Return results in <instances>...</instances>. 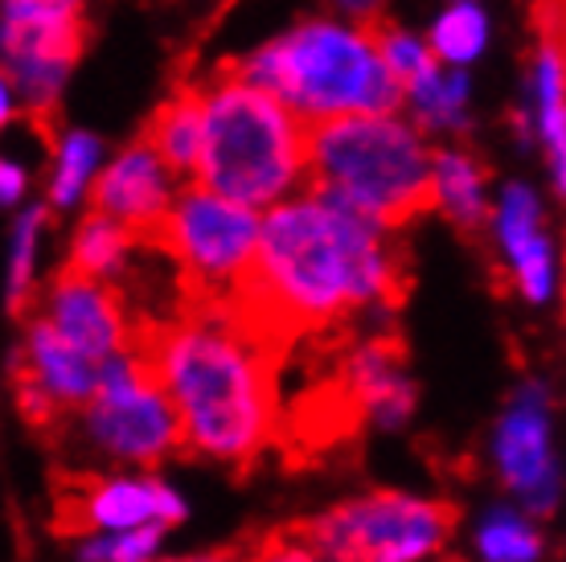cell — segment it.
Wrapping results in <instances>:
<instances>
[{
    "instance_id": "1",
    "label": "cell",
    "mask_w": 566,
    "mask_h": 562,
    "mask_svg": "<svg viewBox=\"0 0 566 562\" xmlns=\"http://www.w3.org/2000/svg\"><path fill=\"white\" fill-rule=\"evenodd\" d=\"M407 292L411 263L390 230L308 194L259 218L255 254L218 309L283 362L304 337L340 329L369 304L398 309Z\"/></svg>"
},
{
    "instance_id": "2",
    "label": "cell",
    "mask_w": 566,
    "mask_h": 562,
    "mask_svg": "<svg viewBox=\"0 0 566 562\" xmlns=\"http://www.w3.org/2000/svg\"><path fill=\"white\" fill-rule=\"evenodd\" d=\"M181 423V451L247 472L280 439V357L242 333L218 304H181L172 321L136 324Z\"/></svg>"
},
{
    "instance_id": "3",
    "label": "cell",
    "mask_w": 566,
    "mask_h": 562,
    "mask_svg": "<svg viewBox=\"0 0 566 562\" xmlns=\"http://www.w3.org/2000/svg\"><path fill=\"white\" fill-rule=\"evenodd\" d=\"M325 197L382 230H402L439 210L436 156L419 132L395 115H333L308 119L304 177Z\"/></svg>"
},
{
    "instance_id": "4",
    "label": "cell",
    "mask_w": 566,
    "mask_h": 562,
    "mask_svg": "<svg viewBox=\"0 0 566 562\" xmlns=\"http://www.w3.org/2000/svg\"><path fill=\"white\" fill-rule=\"evenodd\" d=\"M222 71L263 86L304 119L395 115L407 95L366 29L337 21H304L255 54L222 62Z\"/></svg>"
},
{
    "instance_id": "5",
    "label": "cell",
    "mask_w": 566,
    "mask_h": 562,
    "mask_svg": "<svg viewBox=\"0 0 566 562\" xmlns=\"http://www.w3.org/2000/svg\"><path fill=\"white\" fill-rule=\"evenodd\" d=\"M201 112V156L193 185L239 206H275L304 177L308 119L230 71H213Z\"/></svg>"
},
{
    "instance_id": "6",
    "label": "cell",
    "mask_w": 566,
    "mask_h": 562,
    "mask_svg": "<svg viewBox=\"0 0 566 562\" xmlns=\"http://www.w3.org/2000/svg\"><path fill=\"white\" fill-rule=\"evenodd\" d=\"M78 415V439L112 465H156L181 451V423L136 345L99 362V386Z\"/></svg>"
},
{
    "instance_id": "7",
    "label": "cell",
    "mask_w": 566,
    "mask_h": 562,
    "mask_svg": "<svg viewBox=\"0 0 566 562\" xmlns=\"http://www.w3.org/2000/svg\"><path fill=\"white\" fill-rule=\"evenodd\" d=\"M255 242L259 210L189 181L144 247L169 254L181 268L185 304H218L255 254Z\"/></svg>"
},
{
    "instance_id": "8",
    "label": "cell",
    "mask_w": 566,
    "mask_h": 562,
    "mask_svg": "<svg viewBox=\"0 0 566 562\" xmlns=\"http://www.w3.org/2000/svg\"><path fill=\"white\" fill-rule=\"evenodd\" d=\"M460 521L448 501H423L407 492H369L321 518L300 521V530L325 562H419L443 550Z\"/></svg>"
},
{
    "instance_id": "9",
    "label": "cell",
    "mask_w": 566,
    "mask_h": 562,
    "mask_svg": "<svg viewBox=\"0 0 566 562\" xmlns=\"http://www.w3.org/2000/svg\"><path fill=\"white\" fill-rule=\"evenodd\" d=\"M181 492L160 477H74L57 485L54 525L62 534H112L132 525H181L185 521Z\"/></svg>"
},
{
    "instance_id": "10",
    "label": "cell",
    "mask_w": 566,
    "mask_h": 562,
    "mask_svg": "<svg viewBox=\"0 0 566 562\" xmlns=\"http://www.w3.org/2000/svg\"><path fill=\"white\" fill-rule=\"evenodd\" d=\"M33 312L54 324L57 337H66L91 362H103L112 353L128 350L132 333H136L119 288H112L107 280L78 275L71 268L57 271L54 283L33 300Z\"/></svg>"
},
{
    "instance_id": "11",
    "label": "cell",
    "mask_w": 566,
    "mask_h": 562,
    "mask_svg": "<svg viewBox=\"0 0 566 562\" xmlns=\"http://www.w3.org/2000/svg\"><path fill=\"white\" fill-rule=\"evenodd\" d=\"M172 181L177 177L165 169V160L156 156L153 144L136 136L99 177H91V185H86L91 189V210L128 226L136 247H144L148 235L160 226L165 210L172 206V197H177Z\"/></svg>"
},
{
    "instance_id": "12",
    "label": "cell",
    "mask_w": 566,
    "mask_h": 562,
    "mask_svg": "<svg viewBox=\"0 0 566 562\" xmlns=\"http://www.w3.org/2000/svg\"><path fill=\"white\" fill-rule=\"evenodd\" d=\"M496 468L513 489L525 497L534 513H551L558 501V477L551 465V439H546V394L525 386L517 407L505 415L496 431Z\"/></svg>"
},
{
    "instance_id": "13",
    "label": "cell",
    "mask_w": 566,
    "mask_h": 562,
    "mask_svg": "<svg viewBox=\"0 0 566 562\" xmlns=\"http://www.w3.org/2000/svg\"><path fill=\"white\" fill-rule=\"evenodd\" d=\"M340 374L354 391L366 423L378 427H402L415 410V382L407 374V341L398 333L357 341L340 357Z\"/></svg>"
},
{
    "instance_id": "14",
    "label": "cell",
    "mask_w": 566,
    "mask_h": 562,
    "mask_svg": "<svg viewBox=\"0 0 566 562\" xmlns=\"http://www.w3.org/2000/svg\"><path fill=\"white\" fill-rule=\"evenodd\" d=\"M9 374L29 378L54 403L62 415H74L99 386V362L78 353L66 337H57L54 324L33 312L21 350L9 362Z\"/></svg>"
},
{
    "instance_id": "15",
    "label": "cell",
    "mask_w": 566,
    "mask_h": 562,
    "mask_svg": "<svg viewBox=\"0 0 566 562\" xmlns=\"http://www.w3.org/2000/svg\"><path fill=\"white\" fill-rule=\"evenodd\" d=\"M201 112H206V91H201V83H177L172 95L148 115V124L140 132L177 181H193L198 177Z\"/></svg>"
},
{
    "instance_id": "16",
    "label": "cell",
    "mask_w": 566,
    "mask_h": 562,
    "mask_svg": "<svg viewBox=\"0 0 566 562\" xmlns=\"http://www.w3.org/2000/svg\"><path fill=\"white\" fill-rule=\"evenodd\" d=\"M439 210L448 214L464 235H481L489 226L484 201V169L468 153H436Z\"/></svg>"
},
{
    "instance_id": "17",
    "label": "cell",
    "mask_w": 566,
    "mask_h": 562,
    "mask_svg": "<svg viewBox=\"0 0 566 562\" xmlns=\"http://www.w3.org/2000/svg\"><path fill=\"white\" fill-rule=\"evenodd\" d=\"M132 247H136V239H132L128 226H119L115 218H107V214L91 210L83 222H78V230H74L66 268L78 271V275H91V280L112 283L115 275L124 271V263H128Z\"/></svg>"
},
{
    "instance_id": "18",
    "label": "cell",
    "mask_w": 566,
    "mask_h": 562,
    "mask_svg": "<svg viewBox=\"0 0 566 562\" xmlns=\"http://www.w3.org/2000/svg\"><path fill=\"white\" fill-rule=\"evenodd\" d=\"M538 132L546 140L554 185L566 197V71L551 38H542L538 50Z\"/></svg>"
},
{
    "instance_id": "19",
    "label": "cell",
    "mask_w": 566,
    "mask_h": 562,
    "mask_svg": "<svg viewBox=\"0 0 566 562\" xmlns=\"http://www.w3.org/2000/svg\"><path fill=\"white\" fill-rule=\"evenodd\" d=\"M50 222L45 206H33L17 218L13 226V247H9V312L29 316L33 300H38V242H42V226Z\"/></svg>"
},
{
    "instance_id": "20",
    "label": "cell",
    "mask_w": 566,
    "mask_h": 562,
    "mask_svg": "<svg viewBox=\"0 0 566 562\" xmlns=\"http://www.w3.org/2000/svg\"><path fill=\"white\" fill-rule=\"evenodd\" d=\"M103 156V144L91 132H62L54 148V177H50V210H71L86 194L95 177V165Z\"/></svg>"
},
{
    "instance_id": "21",
    "label": "cell",
    "mask_w": 566,
    "mask_h": 562,
    "mask_svg": "<svg viewBox=\"0 0 566 562\" xmlns=\"http://www.w3.org/2000/svg\"><path fill=\"white\" fill-rule=\"evenodd\" d=\"M464 95H468V74H443L439 66H431L427 74H419L402 103H411L415 119L423 127H460L464 124Z\"/></svg>"
},
{
    "instance_id": "22",
    "label": "cell",
    "mask_w": 566,
    "mask_h": 562,
    "mask_svg": "<svg viewBox=\"0 0 566 562\" xmlns=\"http://www.w3.org/2000/svg\"><path fill=\"white\" fill-rule=\"evenodd\" d=\"M496 235H501V247L513 263L525 259L530 251L546 247V235H542V214L538 201L525 185H510L505 197H501V210H496Z\"/></svg>"
},
{
    "instance_id": "23",
    "label": "cell",
    "mask_w": 566,
    "mask_h": 562,
    "mask_svg": "<svg viewBox=\"0 0 566 562\" xmlns=\"http://www.w3.org/2000/svg\"><path fill=\"white\" fill-rule=\"evenodd\" d=\"M165 542V525H132V530H112V534L78 538L74 559L78 562H156Z\"/></svg>"
},
{
    "instance_id": "24",
    "label": "cell",
    "mask_w": 566,
    "mask_h": 562,
    "mask_svg": "<svg viewBox=\"0 0 566 562\" xmlns=\"http://www.w3.org/2000/svg\"><path fill=\"white\" fill-rule=\"evenodd\" d=\"M484 38H489V21L476 4H452L448 13L436 21V33H431V54L452 62V66H464L484 50Z\"/></svg>"
},
{
    "instance_id": "25",
    "label": "cell",
    "mask_w": 566,
    "mask_h": 562,
    "mask_svg": "<svg viewBox=\"0 0 566 562\" xmlns=\"http://www.w3.org/2000/svg\"><path fill=\"white\" fill-rule=\"evenodd\" d=\"M481 554L484 562H534L542 554V538L517 513L501 509L481 530Z\"/></svg>"
},
{
    "instance_id": "26",
    "label": "cell",
    "mask_w": 566,
    "mask_h": 562,
    "mask_svg": "<svg viewBox=\"0 0 566 562\" xmlns=\"http://www.w3.org/2000/svg\"><path fill=\"white\" fill-rule=\"evenodd\" d=\"M247 562H325V554L312 547L296 521V525H283L259 538L255 550H247Z\"/></svg>"
},
{
    "instance_id": "27",
    "label": "cell",
    "mask_w": 566,
    "mask_h": 562,
    "mask_svg": "<svg viewBox=\"0 0 566 562\" xmlns=\"http://www.w3.org/2000/svg\"><path fill=\"white\" fill-rule=\"evenodd\" d=\"M83 0H0V17H78Z\"/></svg>"
},
{
    "instance_id": "28",
    "label": "cell",
    "mask_w": 566,
    "mask_h": 562,
    "mask_svg": "<svg viewBox=\"0 0 566 562\" xmlns=\"http://www.w3.org/2000/svg\"><path fill=\"white\" fill-rule=\"evenodd\" d=\"M25 194V169L0 156V206H17Z\"/></svg>"
},
{
    "instance_id": "29",
    "label": "cell",
    "mask_w": 566,
    "mask_h": 562,
    "mask_svg": "<svg viewBox=\"0 0 566 562\" xmlns=\"http://www.w3.org/2000/svg\"><path fill=\"white\" fill-rule=\"evenodd\" d=\"M333 4H337V9H345V13H354L357 25H361V21H369V17L382 13V0H333Z\"/></svg>"
},
{
    "instance_id": "30",
    "label": "cell",
    "mask_w": 566,
    "mask_h": 562,
    "mask_svg": "<svg viewBox=\"0 0 566 562\" xmlns=\"http://www.w3.org/2000/svg\"><path fill=\"white\" fill-rule=\"evenodd\" d=\"M160 562H247V550H210V554H185V559H160Z\"/></svg>"
},
{
    "instance_id": "31",
    "label": "cell",
    "mask_w": 566,
    "mask_h": 562,
    "mask_svg": "<svg viewBox=\"0 0 566 562\" xmlns=\"http://www.w3.org/2000/svg\"><path fill=\"white\" fill-rule=\"evenodd\" d=\"M9 119H13V86H9V79L0 74V132H4Z\"/></svg>"
},
{
    "instance_id": "32",
    "label": "cell",
    "mask_w": 566,
    "mask_h": 562,
    "mask_svg": "<svg viewBox=\"0 0 566 562\" xmlns=\"http://www.w3.org/2000/svg\"><path fill=\"white\" fill-rule=\"evenodd\" d=\"M542 38H546V33H542ZM551 42L558 45V50H566V29H563V33H558V38H551Z\"/></svg>"
},
{
    "instance_id": "33",
    "label": "cell",
    "mask_w": 566,
    "mask_h": 562,
    "mask_svg": "<svg viewBox=\"0 0 566 562\" xmlns=\"http://www.w3.org/2000/svg\"><path fill=\"white\" fill-rule=\"evenodd\" d=\"M558 54H563V71H566V50H558Z\"/></svg>"
},
{
    "instance_id": "34",
    "label": "cell",
    "mask_w": 566,
    "mask_h": 562,
    "mask_svg": "<svg viewBox=\"0 0 566 562\" xmlns=\"http://www.w3.org/2000/svg\"><path fill=\"white\" fill-rule=\"evenodd\" d=\"M460 4H476V0H460Z\"/></svg>"
}]
</instances>
